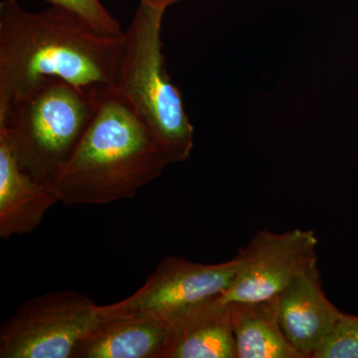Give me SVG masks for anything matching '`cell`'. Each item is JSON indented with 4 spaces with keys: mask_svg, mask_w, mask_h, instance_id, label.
<instances>
[{
    "mask_svg": "<svg viewBox=\"0 0 358 358\" xmlns=\"http://www.w3.org/2000/svg\"><path fill=\"white\" fill-rule=\"evenodd\" d=\"M241 265L236 255L217 264L193 262L183 257L162 259L145 284L124 300L100 306L102 313L169 317L181 308L222 294Z\"/></svg>",
    "mask_w": 358,
    "mask_h": 358,
    "instance_id": "cell-7",
    "label": "cell"
},
{
    "mask_svg": "<svg viewBox=\"0 0 358 358\" xmlns=\"http://www.w3.org/2000/svg\"><path fill=\"white\" fill-rule=\"evenodd\" d=\"M317 245L313 230L258 231L246 246L238 250L241 265L221 298L227 303L277 298L306 268L317 262Z\"/></svg>",
    "mask_w": 358,
    "mask_h": 358,
    "instance_id": "cell-6",
    "label": "cell"
},
{
    "mask_svg": "<svg viewBox=\"0 0 358 358\" xmlns=\"http://www.w3.org/2000/svg\"><path fill=\"white\" fill-rule=\"evenodd\" d=\"M51 6L62 7L83 18L96 29L115 36H122L121 24L100 0H46Z\"/></svg>",
    "mask_w": 358,
    "mask_h": 358,
    "instance_id": "cell-14",
    "label": "cell"
},
{
    "mask_svg": "<svg viewBox=\"0 0 358 358\" xmlns=\"http://www.w3.org/2000/svg\"><path fill=\"white\" fill-rule=\"evenodd\" d=\"M164 11L140 2L124 32L115 93L152 134L171 166L189 159L194 129L166 71L160 38Z\"/></svg>",
    "mask_w": 358,
    "mask_h": 358,
    "instance_id": "cell-3",
    "label": "cell"
},
{
    "mask_svg": "<svg viewBox=\"0 0 358 358\" xmlns=\"http://www.w3.org/2000/svg\"><path fill=\"white\" fill-rule=\"evenodd\" d=\"M315 358H358V315L343 312Z\"/></svg>",
    "mask_w": 358,
    "mask_h": 358,
    "instance_id": "cell-13",
    "label": "cell"
},
{
    "mask_svg": "<svg viewBox=\"0 0 358 358\" xmlns=\"http://www.w3.org/2000/svg\"><path fill=\"white\" fill-rule=\"evenodd\" d=\"M105 98L62 80H46L25 98L0 109V136L8 141L20 169L49 185Z\"/></svg>",
    "mask_w": 358,
    "mask_h": 358,
    "instance_id": "cell-4",
    "label": "cell"
},
{
    "mask_svg": "<svg viewBox=\"0 0 358 358\" xmlns=\"http://www.w3.org/2000/svg\"><path fill=\"white\" fill-rule=\"evenodd\" d=\"M282 331L303 358H315L338 324L341 312L329 301L317 262L278 296Z\"/></svg>",
    "mask_w": 358,
    "mask_h": 358,
    "instance_id": "cell-8",
    "label": "cell"
},
{
    "mask_svg": "<svg viewBox=\"0 0 358 358\" xmlns=\"http://www.w3.org/2000/svg\"><path fill=\"white\" fill-rule=\"evenodd\" d=\"M58 202L50 185L20 169L8 141L0 136V237L31 234Z\"/></svg>",
    "mask_w": 358,
    "mask_h": 358,
    "instance_id": "cell-11",
    "label": "cell"
},
{
    "mask_svg": "<svg viewBox=\"0 0 358 358\" xmlns=\"http://www.w3.org/2000/svg\"><path fill=\"white\" fill-rule=\"evenodd\" d=\"M166 319L169 333L159 358H237L231 305L220 294Z\"/></svg>",
    "mask_w": 358,
    "mask_h": 358,
    "instance_id": "cell-9",
    "label": "cell"
},
{
    "mask_svg": "<svg viewBox=\"0 0 358 358\" xmlns=\"http://www.w3.org/2000/svg\"><path fill=\"white\" fill-rule=\"evenodd\" d=\"M230 305L237 358H303L282 331L278 296Z\"/></svg>",
    "mask_w": 358,
    "mask_h": 358,
    "instance_id": "cell-12",
    "label": "cell"
},
{
    "mask_svg": "<svg viewBox=\"0 0 358 358\" xmlns=\"http://www.w3.org/2000/svg\"><path fill=\"white\" fill-rule=\"evenodd\" d=\"M179 0H140L141 3L147 4V6L159 7V8L166 9L171 4L176 3Z\"/></svg>",
    "mask_w": 358,
    "mask_h": 358,
    "instance_id": "cell-15",
    "label": "cell"
},
{
    "mask_svg": "<svg viewBox=\"0 0 358 358\" xmlns=\"http://www.w3.org/2000/svg\"><path fill=\"white\" fill-rule=\"evenodd\" d=\"M102 315L79 341L71 358H159L169 333L166 317L124 313Z\"/></svg>",
    "mask_w": 358,
    "mask_h": 358,
    "instance_id": "cell-10",
    "label": "cell"
},
{
    "mask_svg": "<svg viewBox=\"0 0 358 358\" xmlns=\"http://www.w3.org/2000/svg\"><path fill=\"white\" fill-rule=\"evenodd\" d=\"M169 166L154 136L114 92L49 185L66 206L110 204L133 199Z\"/></svg>",
    "mask_w": 358,
    "mask_h": 358,
    "instance_id": "cell-2",
    "label": "cell"
},
{
    "mask_svg": "<svg viewBox=\"0 0 358 358\" xmlns=\"http://www.w3.org/2000/svg\"><path fill=\"white\" fill-rule=\"evenodd\" d=\"M102 317L100 306L76 291L34 296L0 327V357L71 358Z\"/></svg>",
    "mask_w": 358,
    "mask_h": 358,
    "instance_id": "cell-5",
    "label": "cell"
},
{
    "mask_svg": "<svg viewBox=\"0 0 358 358\" xmlns=\"http://www.w3.org/2000/svg\"><path fill=\"white\" fill-rule=\"evenodd\" d=\"M124 49V34L100 31L62 7L31 13L17 0H2L0 109L48 79L105 98L115 92Z\"/></svg>",
    "mask_w": 358,
    "mask_h": 358,
    "instance_id": "cell-1",
    "label": "cell"
}]
</instances>
